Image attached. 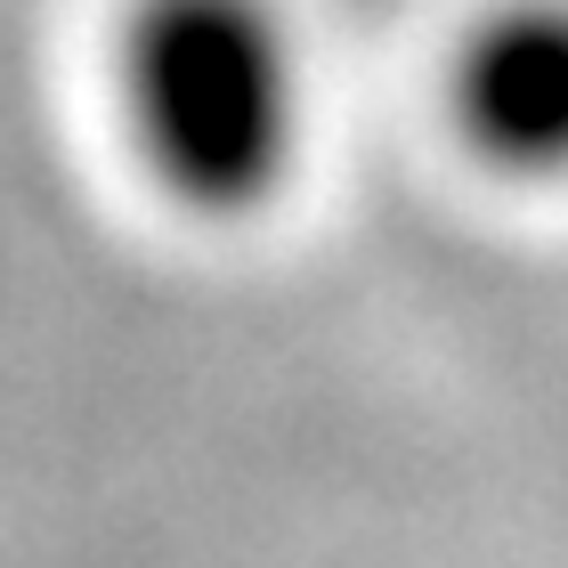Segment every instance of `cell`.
<instances>
[{
  "label": "cell",
  "mask_w": 568,
  "mask_h": 568,
  "mask_svg": "<svg viewBox=\"0 0 568 568\" xmlns=\"http://www.w3.org/2000/svg\"><path fill=\"white\" fill-rule=\"evenodd\" d=\"M114 98L146 179L195 220H252L308 146V65L276 0H131Z\"/></svg>",
  "instance_id": "obj_1"
},
{
  "label": "cell",
  "mask_w": 568,
  "mask_h": 568,
  "mask_svg": "<svg viewBox=\"0 0 568 568\" xmlns=\"http://www.w3.org/2000/svg\"><path fill=\"white\" fill-rule=\"evenodd\" d=\"M455 139L504 179H568V0H496L447 58Z\"/></svg>",
  "instance_id": "obj_2"
}]
</instances>
